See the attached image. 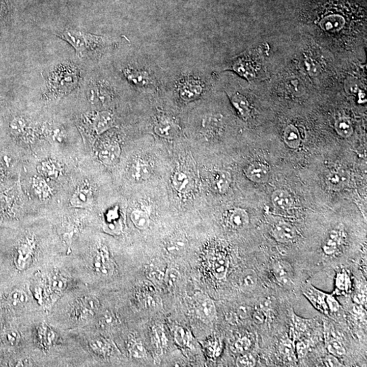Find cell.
<instances>
[{"mask_svg": "<svg viewBox=\"0 0 367 367\" xmlns=\"http://www.w3.org/2000/svg\"><path fill=\"white\" fill-rule=\"evenodd\" d=\"M121 150L119 144L110 142L105 144L99 152V159L107 165H115L119 161Z\"/></svg>", "mask_w": 367, "mask_h": 367, "instance_id": "obj_13", "label": "cell"}, {"mask_svg": "<svg viewBox=\"0 0 367 367\" xmlns=\"http://www.w3.org/2000/svg\"><path fill=\"white\" fill-rule=\"evenodd\" d=\"M284 139L286 145L292 149H298L301 145V136L297 127L289 125L284 131Z\"/></svg>", "mask_w": 367, "mask_h": 367, "instance_id": "obj_26", "label": "cell"}, {"mask_svg": "<svg viewBox=\"0 0 367 367\" xmlns=\"http://www.w3.org/2000/svg\"><path fill=\"white\" fill-rule=\"evenodd\" d=\"M324 364L326 366H342V363L334 355H328L324 359Z\"/></svg>", "mask_w": 367, "mask_h": 367, "instance_id": "obj_52", "label": "cell"}, {"mask_svg": "<svg viewBox=\"0 0 367 367\" xmlns=\"http://www.w3.org/2000/svg\"><path fill=\"white\" fill-rule=\"evenodd\" d=\"M195 308L201 319L205 322L214 321L216 317V309L214 301L204 293H196L194 295Z\"/></svg>", "mask_w": 367, "mask_h": 367, "instance_id": "obj_5", "label": "cell"}, {"mask_svg": "<svg viewBox=\"0 0 367 367\" xmlns=\"http://www.w3.org/2000/svg\"><path fill=\"white\" fill-rule=\"evenodd\" d=\"M188 242L185 237L176 236L170 239L167 244L168 252L172 255H179L185 250Z\"/></svg>", "mask_w": 367, "mask_h": 367, "instance_id": "obj_29", "label": "cell"}, {"mask_svg": "<svg viewBox=\"0 0 367 367\" xmlns=\"http://www.w3.org/2000/svg\"><path fill=\"white\" fill-rule=\"evenodd\" d=\"M326 182L331 190L343 189L348 184V174L341 170H334L326 176Z\"/></svg>", "mask_w": 367, "mask_h": 367, "instance_id": "obj_20", "label": "cell"}, {"mask_svg": "<svg viewBox=\"0 0 367 367\" xmlns=\"http://www.w3.org/2000/svg\"><path fill=\"white\" fill-rule=\"evenodd\" d=\"M245 174L249 180L258 184L266 183L270 178L268 167L259 162L250 164L245 170Z\"/></svg>", "mask_w": 367, "mask_h": 367, "instance_id": "obj_9", "label": "cell"}, {"mask_svg": "<svg viewBox=\"0 0 367 367\" xmlns=\"http://www.w3.org/2000/svg\"><path fill=\"white\" fill-rule=\"evenodd\" d=\"M179 276V271L176 270V269L171 268L168 269L164 279L169 287H173L177 283Z\"/></svg>", "mask_w": 367, "mask_h": 367, "instance_id": "obj_45", "label": "cell"}, {"mask_svg": "<svg viewBox=\"0 0 367 367\" xmlns=\"http://www.w3.org/2000/svg\"><path fill=\"white\" fill-rule=\"evenodd\" d=\"M336 133L344 138H348L354 132L352 125L348 120L342 119L336 121L335 124Z\"/></svg>", "mask_w": 367, "mask_h": 367, "instance_id": "obj_34", "label": "cell"}, {"mask_svg": "<svg viewBox=\"0 0 367 367\" xmlns=\"http://www.w3.org/2000/svg\"><path fill=\"white\" fill-rule=\"evenodd\" d=\"M253 319L257 324H262L265 320V314L261 308L255 310L253 314Z\"/></svg>", "mask_w": 367, "mask_h": 367, "instance_id": "obj_55", "label": "cell"}, {"mask_svg": "<svg viewBox=\"0 0 367 367\" xmlns=\"http://www.w3.org/2000/svg\"><path fill=\"white\" fill-rule=\"evenodd\" d=\"M9 300L12 305L15 307H18V306L23 305L27 303L28 296L25 292L20 291V290H15L10 295Z\"/></svg>", "mask_w": 367, "mask_h": 367, "instance_id": "obj_38", "label": "cell"}, {"mask_svg": "<svg viewBox=\"0 0 367 367\" xmlns=\"http://www.w3.org/2000/svg\"><path fill=\"white\" fill-rule=\"evenodd\" d=\"M327 350L330 354L335 356H343L346 354V348L340 340L331 338L327 341Z\"/></svg>", "mask_w": 367, "mask_h": 367, "instance_id": "obj_36", "label": "cell"}, {"mask_svg": "<svg viewBox=\"0 0 367 367\" xmlns=\"http://www.w3.org/2000/svg\"><path fill=\"white\" fill-rule=\"evenodd\" d=\"M232 177L229 172L224 170H218L214 172L211 176L212 187L220 194H224L230 187Z\"/></svg>", "mask_w": 367, "mask_h": 367, "instance_id": "obj_17", "label": "cell"}, {"mask_svg": "<svg viewBox=\"0 0 367 367\" xmlns=\"http://www.w3.org/2000/svg\"><path fill=\"white\" fill-rule=\"evenodd\" d=\"M143 302L148 309H157L162 306L161 298L152 293H146L143 296Z\"/></svg>", "mask_w": 367, "mask_h": 367, "instance_id": "obj_37", "label": "cell"}, {"mask_svg": "<svg viewBox=\"0 0 367 367\" xmlns=\"http://www.w3.org/2000/svg\"><path fill=\"white\" fill-rule=\"evenodd\" d=\"M229 263L224 257H218L215 259L212 265V271L218 279H223L226 276Z\"/></svg>", "mask_w": 367, "mask_h": 367, "instance_id": "obj_32", "label": "cell"}, {"mask_svg": "<svg viewBox=\"0 0 367 367\" xmlns=\"http://www.w3.org/2000/svg\"><path fill=\"white\" fill-rule=\"evenodd\" d=\"M51 286L54 289L63 291L66 287L67 283L64 279L61 278L60 277H54L51 281Z\"/></svg>", "mask_w": 367, "mask_h": 367, "instance_id": "obj_51", "label": "cell"}, {"mask_svg": "<svg viewBox=\"0 0 367 367\" xmlns=\"http://www.w3.org/2000/svg\"><path fill=\"white\" fill-rule=\"evenodd\" d=\"M123 73L129 82L137 86H146L151 83V78L145 71L127 68L123 70Z\"/></svg>", "mask_w": 367, "mask_h": 367, "instance_id": "obj_23", "label": "cell"}, {"mask_svg": "<svg viewBox=\"0 0 367 367\" xmlns=\"http://www.w3.org/2000/svg\"><path fill=\"white\" fill-rule=\"evenodd\" d=\"M90 346L95 352L99 354H105L109 349L108 343L102 338H95L91 341Z\"/></svg>", "mask_w": 367, "mask_h": 367, "instance_id": "obj_41", "label": "cell"}, {"mask_svg": "<svg viewBox=\"0 0 367 367\" xmlns=\"http://www.w3.org/2000/svg\"><path fill=\"white\" fill-rule=\"evenodd\" d=\"M232 68L233 70L248 80L253 78L255 74L252 62L245 58L238 59L235 61Z\"/></svg>", "mask_w": 367, "mask_h": 367, "instance_id": "obj_25", "label": "cell"}, {"mask_svg": "<svg viewBox=\"0 0 367 367\" xmlns=\"http://www.w3.org/2000/svg\"><path fill=\"white\" fill-rule=\"evenodd\" d=\"M250 313V310L246 306H241L237 311V316L241 318H246L248 317Z\"/></svg>", "mask_w": 367, "mask_h": 367, "instance_id": "obj_57", "label": "cell"}, {"mask_svg": "<svg viewBox=\"0 0 367 367\" xmlns=\"http://www.w3.org/2000/svg\"><path fill=\"white\" fill-rule=\"evenodd\" d=\"M92 200V190L88 184H83L73 194L70 203L76 208H84L91 204Z\"/></svg>", "mask_w": 367, "mask_h": 367, "instance_id": "obj_18", "label": "cell"}, {"mask_svg": "<svg viewBox=\"0 0 367 367\" xmlns=\"http://www.w3.org/2000/svg\"><path fill=\"white\" fill-rule=\"evenodd\" d=\"M6 205V199L3 196H0V210L4 208Z\"/></svg>", "mask_w": 367, "mask_h": 367, "instance_id": "obj_58", "label": "cell"}, {"mask_svg": "<svg viewBox=\"0 0 367 367\" xmlns=\"http://www.w3.org/2000/svg\"><path fill=\"white\" fill-rule=\"evenodd\" d=\"M19 338V334H18V332L15 331V330L8 332L7 335H6V338H7V342L12 345V346H15V344H17Z\"/></svg>", "mask_w": 367, "mask_h": 367, "instance_id": "obj_56", "label": "cell"}, {"mask_svg": "<svg viewBox=\"0 0 367 367\" xmlns=\"http://www.w3.org/2000/svg\"><path fill=\"white\" fill-rule=\"evenodd\" d=\"M10 11L9 4L8 0H0V26L7 19Z\"/></svg>", "mask_w": 367, "mask_h": 367, "instance_id": "obj_50", "label": "cell"}, {"mask_svg": "<svg viewBox=\"0 0 367 367\" xmlns=\"http://www.w3.org/2000/svg\"><path fill=\"white\" fill-rule=\"evenodd\" d=\"M82 305L86 309L90 310L91 312L97 311L99 309L100 307V303L98 299L94 296H86V297H83L82 299Z\"/></svg>", "mask_w": 367, "mask_h": 367, "instance_id": "obj_43", "label": "cell"}, {"mask_svg": "<svg viewBox=\"0 0 367 367\" xmlns=\"http://www.w3.org/2000/svg\"><path fill=\"white\" fill-rule=\"evenodd\" d=\"M38 170L40 174L48 178H58L59 174H60L58 165L52 161L44 162L39 166Z\"/></svg>", "mask_w": 367, "mask_h": 367, "instance_id": "obj_35", "label": "cell"}, {"mask_svg": "<svg viewBox=\"0 0 367 367\" xmlns=\"http://www.w3.org/2000/svg\"><path fill=\"white\" fill-rule=\"evenodd\" d=\"M129 352L133 358L136 359L143 358L147 356V351L141 342H135L131 345Z\"/></svg>", "mask_w": 367, "mask_h": 367, "instance_id": "obj_42", "label": "cell"}, {"mask_svg": "<svg viewBox=\"0 0 367 367\" xmlns=\"http://www.w3.org/2000/svg\"><path fill=\"white\" fill-rule=\"evenodd\" d=\"M115 125V117L110 111H90L80 118V127L83 131L100 135Z\"/></svg>", "mask_w": 367, "mask_h": 367, "instance_id": "obj_3", "label": "cell"}, {"mask_svg": "<svg viewBox=\"0 0 367 367\" xmlns=\"http://www.w3.org/2000/svg\"><path fill=\"white\" fill-rule=\"evenodd\" d=\"M271 202L279 210H287L293 207L294 199L287 190L277 189L271 194Z\"/></svg>", "mask_w": 367, "mask_h": 367, "instance_id": "obj_21", "label": "cell"}, {"mask_svg": "<svg viewBox=\"0 0 367 367\" xmlns=\"http://www.w3.org/2000/svg\"><path fill=\"white\" fill-rule=\"evenodd\" d=\"M226 222L231 228L241 230L248 226L250 218L246 210L233 208L227 213Z\"/></svg>", "mask_w": 367, "mask_h": 367, "instance_id": "obj_10", "label": "cell"}, {"mask_svg": "<svg viewBox=\"0 0 367 367\" xmlns=\"http://www.w3.org/2000/svg\"><path fill=\"white\" fill-rule=\"evenodd\" d=\"M129 177L135 182H143L151 176L152 170L149 164L143 159H137L133 162L129 169Z\"/></svg>", "mask_w": 367, "mask_h": 367, "instance_id": "obj_16", "label": "cell"}, {"mask_svg": "<svg viewBox=\"0 0 367 367\" xmlns=\"http://www.w3.org/2000/svg\"><path fill=\"white\" fill-rule=\"evenodd\" d=\"M293 321L295 329L300 332H304L307 330L308 324L307 320L299 317L295 313H293Z\"/></svg>", "mask_w": 367, "mask_h": 367, "instance_id": "obj_47", "label": "cell"}, {"mask_svg": "<svg viewBox=\"0 0 367 367\" xmlns=\"http://www.w3.org/2000/svg\"><path fill=\"white\" fill-rule=\"evenodd\" d=\"M178 91L180 97L183 100L192 101L198 98L202 94L204 84L200 79L188 77L180 81Z\"/></svg>", "mask_w": 367, "mask_h": 367, "instance_id": "obj_4", "label": "cell"}, {"mask_svg": "<svg viewBox=\"0 0 367 367\" xmlns=\"http://www.w3.org/2000/svg\"><path fill=\"white\" fill-rule=\"evenodd\" d=\"M258 283V276L252 269L243 271L239 279V288L243 291L251 292L256 288Z\"/></svg>", "mask_w": 367, "mask_h": 367, "instance_id": "obj_24", "label": "cell"}, {"mask_svg": "<svg viewBox=\"0 0 367 367\" xmlns=\"http://www.w3.org/2000/svg\"><path fill=\"white\" fill-rule=\"evenodd\" d=\"M147 275L149 278L151 279L152 281H157V283H160L165 277V275H163L161 271L158 270L149 271Z\"/></svg>", "mask_w": 367, "mask_h": 367, "instance_id": "obj_53", "label": "cell"}, {"mask_svg": "<svg viewBox=\"0 0 367 367\" xmlns=\"http://www.w3.org/2000/svg\"><path fill=\"white\" fill-rule=\"evenodd\" d=\"M131 219L135 226L140 230H145L149 227V216L145 211L139 209L133 210L131 214Z\"/></svg>", "mask_w": 367, "mask_h": 367, "instance_id": "obj_28", "label": "cell"}, {"mask_svg": "<svg viewBox=\"0 0 367 367\" xmlns=\"http://www.w3.org/2000/svg\"><path fill=\"white\" fill-rule=\"evenodd\" d=\"M229 98L233 106L237 109V112L242 119L246 120L248 119L250 115V103L246 97L239 93H233L229 95Z\"/></svg>", "mask_w": 367, "mask_h": 367, "instance_id": "obj_22", "label": "cell"}, {"mask_svg": "<svg viewBox=\"0 0 367 367\" xmlns=\"http://www.w3.org/2000/svg\"><path fill=\"white\" fill-rule=\"evenodd\" d=\"M33 187L37 195L40 198H47L51 194V190L45 180L41 178H35L34 179Z\"/></svg>", "mask_w": 367, "mask_h": 367, "instance_id": "obj_33", "label": "cell"}, {"mask_svg": "<svg viewBox=\"0 0 367 367\" xmlns=\"http://www.w3.org/2000/svg\"><path fill=\"white\" fill-rule=\"evenodd\" d=\"M87 89V95L91 102L107 103L111 99L112 91L108 83L103 81H92Z\"/></svg>", "mask_w": 367, "mask_h": 367, "instance_id": "obj_6", "label": "cell"}, {"mask_svg": "<svg viewBox=\"0 0 367 367\" xmlns=\"http://www.w3.org/2000/svg\"><path fill=\"white\" fill-rule=\"evenodd\" d=\"M344 231L336 229L330 231L322 245L324 254L328 256H333L340 250L344 240Z\"/></svg>", "mask_w": 367, "mask_h": 367, "instance_id": "obj_12", "label": "cell"}, {"mask_svg": "<svg viewBox=\"0 0 367 367\" xmlns=\"http://www.w3.org/2000/svg\"><path fill=\"white\" fill-rule=\"evenodd\" d=\"M95 271L101 276H108L112 272V267L109 261V255L105 248L99 250L94 260Z\"/></svg>", "mask_w": 367, "mask_h": 367, "instance_id": "obj_19", "label": "cell"}, {"mask_svg": "<svg viewBox=\"0 0 367 367\" xmlns=\"http://www.w3.org/2000/svg\"><path fill=\"white\" fill-rule=\"evenodd\" d=\"M172 184L174 188L180 193H187L194 188V176L191 172L188 170H178L172 177Z\"/></svg>", "mask_w": 367, "mask_h": 367, "instance_id": "obj_8", "label": "cell"}, {"mask_svg": "<svg viewBox=\"0 0 367 367\" xmlns=\"http://www.w3.org/2000/svg\"><path fill=\"white\" fill-rule=\"evenodd\" d=\"M295 352L299 358H303L307 354V348L305 343L299 342L295 346Z\"/></svg>", "mask_w": 367, "mask_h": 367, "instance_id": "obj_54", "label": "cell"}, {"mask_svg": "<svg viewBox=\"0 0 367 367\" xmlns=\"http://www.w3.org/2000/svg\"><path fill=\"white\" fill-rule=\"evenodd\" d=\"M251 346V342L246 336L239 338L235 343V349L237 352L239 353L246 352L250 349Z\"/></svg>", "mask_w": 367, "mask_h": 367, "instance_id": "obj_46", "label": "cell"}, {"mask_svg": "<svg viewBox=\"0 0 367 367\" xmlns=\"http://www.w3.org/2000/svg\"><path fill=\"white\" fill-rule=\"evenodd\" d=\"M336 287L342 292H348L350 289L351 281L350 277L346 272H341L336 275Z\"/></svg>", "mask_w": 367, "mask_h": 367, "instance_id": "obj_39", "label": "cell"}, {"mask_svg": "<svg viewBox=\"0 0 367 367\" xmlns=\"http://www.w3.org/2000/svg\"><path fill=\"white\" fill-rule=\"evenodd\" d=\"M179 127L173 119L162 117L155 126V132L163 138L172 139L178 134Z\"/></svg>", "mask_w": 367, "mask_h": 367, "instance_id": "obj_15", "label": "cell"}, {"mask_svg": "<svg viewBox=\"0 0 367 367\" xmlns=\"http://www.w3.org/2000/svg\"><path fill=\"white\" fill-rule=\"evenodd\" d=\"M174 336H175L176 342L181 346H188L191 340L190 332L182 327L176 328L174 332Z\"/></svg>", "mask_w": 367, "mask_h": 367, "instance_id": "obj_40", "label": "cell"}, {"mask_svg": "<svg viewBox=\"0 0 367 367\" xmlns=\"http://www.w3.org/2000/svg\"><path fill=\"white\" fill-rule=\"evenodd\" d=\"M56 35L70 44L77 56L82 60H96L100 58L108 46L106 38L72 28H67Z\"/></svg>", "mask_w": 367, "mask_h": 367, "instance_id": "obj_2", "label": "cell"}, {"mask_svg": "<svg viewBox=\"0 0 367 367\" xmlns=\"http://www.w3.org/2000/svg\"><path fill=\"white\" fill-rule=\"evenodd\" d=\"M279 352L284 359L293 362L295 360V348L294 344L289 338L281 340L279 345Z\"/></svg>", "mask_w": 367, "mask_h": 367, "instance_id": "obj_30", "label": "cell"}, {"mask_svg": "<svg viewBox=\"0 0 367 367\" xmlns=\"http://www.w3.org/2000/svg\"><path fill=\"white\" fill-rule=\"evenodd\" d=\"M80 70L72 62H64L48 70L44 76L45 95L50 99H60L78 88L80 82Z\"/></svg>", "mask_w": 367, "mask_h": 367, "instance_id": "obj_1", "label": "cell"}, {"mask_svg": "<svg viewBox=\"0 0 367 367\" xmlns=\"http://www.w3.org/2000/svg\"><path fill=\"white\" fill-rule=\"evenodd\" d=\"M236 364L237 366L253 367L256 365V360L252 354H243L237 358Z\"/></svg>", "mask_w": 367, "mask_h": 367, "instance_id": "obj_44", "label": "cell"}, {"mask_svg": "<svg viewBox=\"0 0 367 367\" xmlns=\"http://www.w3.org/2000/svg\"><path fill=\"white\" fill-rule=\"evenodd\" d=\"M152 344L158 354H161L163 347L167 346V338L161 329L153 328L152 332Z\"/></svg>", "mask_w": 367, "mask_h": 367, "instance_id": "obj_31", "label": "cell"}, {"mask_svg": "<svg viewBox=\"0 0 367 367\" xmlns=\"http://www.w3.org/2000/svg\"><path fill=\"white\" fill-rule=\"evenodd\" d=\"M28 122L25 117L22 116H17L12 120L10 123V129L12 134L15 136H20L25 134L28 128Z\"/></svg>", "mask_w": 367, "mask_h": 367, "instance_id": "obj_27", "label": "cell"}, {"mask_svg": "<svg viewBox=\"0 0 367 367\" xmlns=\"http://www.w3.org/2000/svg\"><path fill=\"white\" fill-rule=\"evenodd\" d=\"M272 271L279 285L286 287L293 283V270L289 263L284 261H277L273 264Z\"/></svg>", "mask_w": 367, "mask_h": 367, "instance_id": "obj_11", "label": "cell"}, {"mask_svg": "<svg viewBox=\"0 0 367 367\" xmlns=\"http://www.w3.org/2000/svg\"><path fill=\"white\" fill-rule=\"evenodd\" d=\"M302 292L316 309L319 310L322 313L328 314L329 311H328L326 303V298L327 294L316 289L309 281L304 283L302 286Z\"/></svg>", "mask_w": 367, "mask_h": 367, "instance_id": "obj_7", "label": "cell"}, {"mask_svg": "<svg viewBox=\"0 0 367 367\" xmlns=\"http://www.w3.org/2000/svg\"><path fill=\"white\" fill-rule=\"evenodd\" d=\"M326 303L328 311L331 312L332 313H336V312L340 311L341 308L340 303H338V301H336L333 295H328L327 294L326 298Z\"/></svg>", "mask_w": 367, "mask_h": 367, "instance_id": "obj_48", "label": "cell"}, {"mask_svg": "<svg viewBox=\"0 0 367 367\" xmlns=\"http://www.w3.org/2000/svg\"><path fill=\"white\" fill-rule=\"evenodd\" d=\"M117 318L111 313H105L100 320L101 327H111L117 323Z\"/></svg>", "mask_w": 367, "mask_h": 367, "instance_id": "obj_49", "label": "cell"}, {"mask_svg": "<svg viewBox=\"0 0 367 367\" xmlns=\"http://www.w3.org/2000/svg\"><path fill=\"white\" fill-rule=\"evenodd\" d=\"M273 237L280 243L292 242L297 237V231L292 225L287 222H278L272 227Z\"/></svg>", "mask_w": 367, "mask_h": 367, "instance_id": "obj_14", "label": "cell"}]
</instances>
